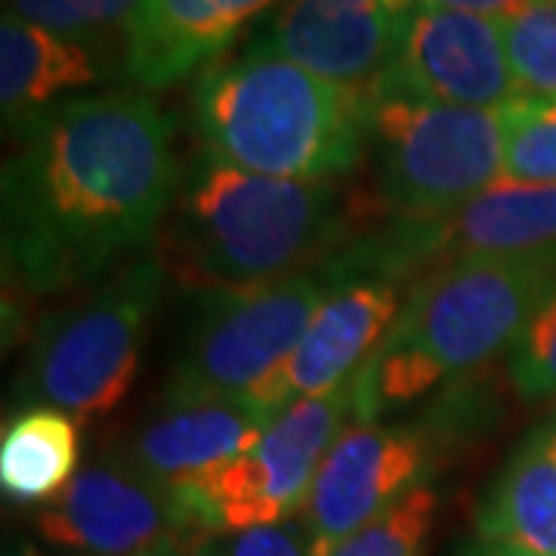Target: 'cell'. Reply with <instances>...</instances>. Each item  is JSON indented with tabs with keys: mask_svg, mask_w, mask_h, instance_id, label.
I'll return each mask as SVG.
<instances>
[{
	"mask_svg": "<svg viewBox=\"0 0 556 556\" xmlns=\"http://www.w3.org/2000/svg\"><path fill=\"white\" fill-rule=\"evenodd\" d=\"M179 179L174 121L146 93L60 102L3 164L7 288L53 298L121 269L161 232Z\"/></svg>",
	"mask_w": 556,
	"mask_h": 556,
	"instance_id": "obj_1",
	"label": "cell"
},
{
	"mask_svg": "<svg viewBox=\"0 0 556 556\" xmlns=\"http://www.w3.org/2000/svg\"><path fill=\"white\" fill-rule=\"evenodd\" d=\"M554 294L556 244L529 254L457 260L427 273L356 375L358 424H375L448 378L514 350Z\"/></svg>",
	"mask_w": 556,
	"mask_h": 556,
	"instance_id": "obj_2",
	"label": "cell"
},
{
	"mask_svg": "<svg viewBox=\"0 0 556 556\" xmlns=\"http://www.w3.org/2000/svg\"><path fill=\"white\" fill-rule=\"evenodd\" d=\"M192 109L204 152L260 177L334 182L371 142L368 97L321 80L260 38L201 68Z\"/></svg>",
	"mask_w": 556,
	"mask_h": 556,
	"instance_id": "obj_3",
	"label": "cell"
},
{
	"mask_svg": "<svg viewBox=\"0 0 556 556\" xmlns=\"http://www.w3.org/2000/svg\"><path fill=\"white\" fill-rule=\"evenodd\" d=\"M340 226L334 182L260 177L201 152L182 170L159 260L195 291L260 285L309 269Z\"/></svg>",
	"mask_w": 556,
	"mask_h": 556,
	"instance_id": "obj_4",
	"label": "cell"
},
{
	"mask_svg": "<svg viewBox=\"0 0 556 556\" xmlns=\"http://www.w3.org/2000/svg\"><path fill=\"white\" fill-rule=\"evenodd\" d=\"M164 278L159 257H130L90 294L40 318L16 405H47L75 420L112 415L137 380Z\"/></svg>",
	"mask_w": 556,
	"mask_h": 556,
	"instance_id": "obj_5",
	"label": "cell"
},
{
	"mask_svg": "<svg viewBox=\"0 0 556 556\" xmlns=\"http://www.w3.org/2000/svg\"><path fill=\"white\" fill-rule=\"evenodd\" d=\"M378 204L390 219H433L504 179V112L368 93Z\"/></svg>",
	"mask_w": 556,
	"mask_h": 556,
	"instance_id": "obj_6",
	"label": "cell"
},
{
	"mask_svg": "<svg viewBox=\"0 0 556 556\" xmlns=\"http://www.w3.org/2000/svg\"><path fill=\"white\" fill-rule=\"evenodd\" d=\"M334 285L321 269L199 291L161 396H251L298 350Z\"/></svg>",
	"mask_w": 556,
	"mask_h": 556,
	"instance_id": "obj_7",
	"label": "cell"
},
{
	"mask_svg": "<svg viewBox=\"0 0 556 556\" xmlns=\"http://www.w3.org/2000/svg\"><path fill=\"white\" fill-rule=\"evenodd\" d=\"M356 408V378L331 393L300 399L260 433L241 455L211 473L174 485L204 538L236 535L288 522L303 510L318 467L346 430Z\"/></svg>",
	"mask_w": 556,
	"mask_h": 556,
	"instance_id": "obj_8",
	"label": "cell"
},
{
	"mask_svg": "<svg viewBox=\"0 0 556 556\" xmlns=\"http://www.w3.org/2000/svg\"><path fill=\"white\" fill-rule=\"evenodd\" d=\"M38 532L75 556H139L164 541L211 544L174 485L142 477L124 457H102L38 514Z\"/></svg>",
	"mask_w": 556,
	"mask_h": 556,
	"instance_id": "obj_9",
	"label": "cell"
},
{
	"mask_svg": "<svg viewBox=\"0 0 556 556\" xmlns=\"http://www.w3.org/2000/svg\"><path fill=\"white\" fill-rule=\"evenodd\" d=\"M368 93L464 109H507L519 100L497 20L424 3H415L396 60Z\"/></svg>",
	"mask_w": 556,
	"mask_h": 556,
	"instance_id": "obj_10",
	"label": "cell"
},
{
	"mask_svg": "<svg viewBox=\"0 0 556 556\" xmlns=\"http://www.w3.org/2000/svg\"><path fill=\"white\" fill-rule=\"evenodd\" d=\"M430 442L415 427H346L318 467L303 504L309 554L331 556L346 538L420 485Z\"/></svg>",
	"mask_w": 556,
	"mask_h": 556,
	"instance_id": "obj_11",
	"label": "cell"
},
{
	"mask_svg": "<svg viewBox=\"0 0 556 556\" xmlns=\"http://www.w3.org/2000/svg\"><path fill=\"white\" fill-rule=\"evenodd\" d=\"M412 10L415 0H285L260 40L365 97L396 60Z\"/></svg>",
	"mask_w": 556,
	"mask_h": 556,
	"instance_id": "obj_12",
	"label": "cell"
},
{
	"mask_svg": "<svg viewBox=\"0 0 556 556\" xmlns=\"http://www.w3.org/2000/svg\"><path fill=\"white\" fill-rule=\"evenodd\" d=\"M402 313L399 281L353 278L338 285L318 306L298 350L251 396L269 420L300 399L331 393L356 378Z\"/></svg>",
	"mask_w": 556,
	"mask_h": 556,
	"instance_id": "obj_13",
	"label": "cell"
},
{
	"mask_svg": "<svg viewBox=\"0 0 556 556\" xmlns=\"http://www.w3.org/2000/svg\"><path fill=\"white\" fill-rule=\"evenodd\" d=\"M273 420L244 396H161L118 455L142 477L182 485L241 455Z\"/></svg>",
	"mask_w": 556,
	"mask_h": 556,
	"instance_id": "obj_14",
	"label": "cell"
},
{
	"mask_svg": "<svg viewBox=\"0 0 556 556\" xmlns=\"http://www.w3.org/2000/svg\"><path fill=\"white\" fill-rule=\"evenodd\" d=\"M276 0H139L127 35L124 75L146 87H174L223 56L229 40Z\"/></svg>",
	"mask_w": 556,
	"mask_h": 556,
	"instance_id": "obj_15",
	"label": "cell"
},
{
	"mask_svg": "<svg viewBox=\"0 0 556 556\" xmlns=\"http://www.w3.org/2000/svg\"><path fill=\"white\" fill-rule=\"evenodd\" d=\"M112 60L84 47L78 40L60 38L40 25L3 13L0 20V105L3 127L16 139L62 97L100 84Z\"/></svg>",
	"mask_w": 556,
	"mask_h": 556,
	"instance_id": "obj_16",
	"label": "cell"
},
{
	"mask_svg": "<svg viewBox=\"0 0 556 556\" xmlns=\"http://www.w3.org/2000/svg\"><path fill=\"white\" fill-rule=\"evenodd\" d=\"M482 541L556 556V415L507 457L477 514Z\"/></svg>",
	"mask_w": 556,
	"mask_h": 556,
	"instance_id": "obj_17",
	"label": "cell"
},
{
	"mask_svg": "<svg viewBox=\"0 0 556 556\" xmlns=\"http://www.w3.org/2000/svg\"><path fill=\"white\" fill-rule=\"evenodd\" d=\"M75 417L35 405L10 417L0 439V485L16 504H53L78 477Z\"/></svg>",
	"mask_w": 556,
	"mask_h": 556,
	"instance_id": "obj_18",
	"label": "cell"
},
{
	"mask_svg": "<svg viewBox=\"0 0 556 556\" xmlns=\"http://www.w3.org/2000/svg\"><path fill=\"white\" fill-rule=\"evenodd\" d=\"M3 13L40 25L53 35L93 47L102 56L127 53V35L137 16L139 0H3Z\"/></svg>",
	"mask_w": 556,
	"mask_h": 556,
	"instance_id": "obj_19",
	"label": "cell"
},
{
	"mask_svg": "<svg viewBox=\"0 0 556 556\" xmlns=\"http://www.w3.org/2000/svg\"><path fill=\"white\" fill-rule=\"evenodd\" d=\"M497 25L519 100L556 102V0H529Z\"/></svg>",
	"mask_w": 556,
	"mask_h": 556,
	"instance_id": "obj_20",
	"label": "cell"
},
{
	"mask_svg": "<svg viewBox=\"0 0 556 556\" xmlns=\"http://www.w3.org/2000/svg\"><path fill=\"white\" fill-rule=\"evenodd\" d=\"M437 517V492L415 485L378 519L346 538L331 556H424V544Z\"/></svg>",
	"mask_w": 556,
	"mask_h": 556,
	"instance_id": "obj_21",
	"label": "cell"
},
{
	"mask_svg": "<svg viewBox=\"0 0 556 556\" xmlns=\"http://www.w3.org/2000/svg\"><path fill=\"white\" fill-rule=\"evenodd\" d=\"M504 112V179L556 182V102L517 100Z\"/></svg>",
	"mask_w": 556,
	"mask_h": 556,
	"instance_id": "obj_22",
	"label": "cell"
},
{
	"mask_svg": "<svg viewBox=\"0 0 556 556\" xmlns=\"http://www.w3.org/2000/svg\"><path fill=\"white\" fill-rule=\"evenodd\" d=\"M510 378L526 402L556 399V294L514 343Z\"/></svg>",
	"mask_w": 556,
	"mask_h": 556,
	"instance_id": "obj_23",
	"label": "cell"
},
{
	"mask_svg": "<svg viewBox=\"0 0 556 556\" xmlns=\"http://www.w3.org/2000/svg\"><path fill=\"white\" fill-rule=\"evenodd\" d=\"M217 556H313L306 532L298 522H276V526H257L244 529L229 538Z\"/></svg>",
	"mask_w": 556,
	"mask_h": 556,
	"instance_id": "obj_24",
	"label": "cell"
},
{
	"mask_svg": "<svg viewBox=\"0 0 556 556\" xmlns=\"http://www.w3.org/2000/svg\"><path fill=\"white\" fill-rule=\"evenodd\" d=\"M424 7H442V10H460V13H477L489 20H504L510 13L522 10L529 0H415Z\"/></svg>",
	"mask_w": 556,
	"mask_h": 556,
	"instance_id": "obj_25",
	"label": "cell"
},
{
	"mask_svg": "<svg viewBox=\"0 0 556 556\" xmlns=\"http://www.w3.org/2000/svg\"><path fill=\"white\" fill-rule=\"evenodd\" d=\"M139 556H217L214 541L211 544H186V541H164L159 547L146 551Z\"/></svg>",
	"mask_w": 556,
	"mask_h": 556,
	"instance_id": "obj_26",
	"label": "cell"
},
{
	"mask_svg": "<svg viewBox=\"0 0 556 556\" xmlns=\"http://www.w3.org/2000/svg\"><path fill=\"white\" fill-rule=\"evenodd\" d=\"M457 556H535V554H526V551L510 547V544H495V541H482V538H479L477 544H467V547H464Z\"/></svg>",
	"mask_w": 556,
	"mask_h": 556,
	"instance_id": "obj_27",
	"label": "cell"
},
{
	"mask_svg": "<svg viewBox=\"0 0 556 556\" xmlns=\"http://www.w3.org/2000/svg\"><path fill=\"white\" fill-rule=\"evenodd\" d=\"M72 556H75V554H72Z\"/></svg>",
	"mask_w": 556,
	"mask_h": 556,
	"instance_id": "obj_28",
	"label": "cell"
}]
</instances>
